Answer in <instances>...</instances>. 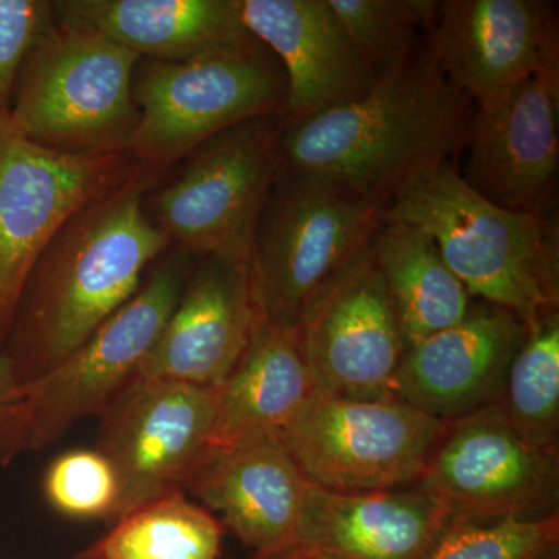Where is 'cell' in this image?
Wrapping results in <instances>:
<instances>
[{"label":"cell","mask_w":559,"mask_h":559,"mask_svg":"<svg viewBox=\"0 0 559 559\" xmlns=\"http://www.w3.org/2000/svg\"><path fill=\"white\" fill-rule=\"evenodd\" d=\"M215 409L216 389L134 381L98 417L95 450L120 481L116 521L159 496L186 491L212 452Z\"/></svg>","instance_id":"12"},{"label":"cell","mask_w":559,"mask_h":559,"mask_svg":"<svg viewBox=\"0 0 559 559\" xmlns=\"http://www.w3.org/2000/svg\"><path fill=\"white\" fill-rule=\"evenodd\" d=\"M73 559H84V558H81V557H80V555H79V557H75V558H73Z\"/></svg>","instance_id":"33"},{"label":"cell","mask_w":559,"mask_h":559,"mask_svg":"<svg viewBox=\"0 0 559 559\" xmlns=\"http://www.w3.org/2000/svg\"><path fill=\"white\" fill-rule=\"evenodd\" d=\"M370 245L406 349L466 318L473 307L469 293L428 234L382 215Z\"/></svg>","instance_id":"23"},{"label":"cell","mask_w":559,"mask_h":559,"mask_svg":"<svg viewBox=\"0 0 559 559\" xmlns=\"http://www.w3.org/2000/svg\"><path fill=\"white\" fill-rule=\"evenodd\" d=\"M525 333L527 326L510 311L473 305L457 325L406 349L393 395L447 423L487 411L502 392Z\"/></svg>","instance_id":"17"},{"label":"cell","mask_w":559,"mask_h":559,"mask_svg":"<svg viewBox=\"0 0 559 559\" xmlns=\"http://www.w3.org/2000/svg\"><path fill=\"white\" fill-rule=\"evenodd\" d=\"M384 215L428 234L469 296L525 326L558 311V230L546 213L492 204L448 162L404 187Z\"/></svg>","instance_id":"3"},{"label":"cell","mask_w":559,"mask_h":559,"mask_svg":"<svg viewBox=\"0 0 559 559\" xmlns=\"http://www.w3.org/2000/svg\"><path fill=\"white\" fill-rule=\"evenodd\" d=\"M511 430L544 448H559V314L527 326L495 406Z\"/></svg>","instance_id":"25"},{"label":"cell","mask_w":559,"mask_h":559,"mask_svg":"<svg viewBox=\"0 0 559 559\" xmlns=\"http://www.w3.org/2000/svg\"><path fill=\"white\" fill-rule=\"evenodd\" d=\"M382 215L378 202L282 167L249 257L261 318L296 326L316 294L370 245Z\"/></svg>","instance_id":"6"},{"label":"cell","mask_w":559,"mask_h":559,"mask_svg":"<svg viewBox=\"0 0 559 559\" xmlns=\"http://www.w3.org/2000/svg\"><path fill=\"white\" fill-rule=\"evenodd\" d=\"M451 522L418 484L374 492L311 484L296 551L323 559H428Z\"/></svg>","instance_id":"20"},{"label":"cell","mask_w":559,"mask_h":559,"mask_svg":"<svg viewBox=\"0 0 559 559\" xmlns=\"http://www.w3.org/2000/svg\"><path fill=\"white\" fill-rule=\"evenodd\" d=\"M224 527L218 518L173 491L124 514L84 559H219Z\"/></svg>","instance_id":"24"},{"label":"cell","mask_w":559,"mask_h":559,"mask_svg":"<svg viewBox=\"0 0 559 559\" xmlns=\"http://www.w3.org/2000/svg\"><path fill=\"white\" fill-rule=\"evenodd\" d=\"M140 57L105 36L57 24L25 61L7 124L70 154L127 153L139 123Z\"/></svg>","instance_id":"4"},{"label":"cell","mask_w":559,"mask_h":559,"mask_svg":"<svg viewBox=\"0 0 559 559\" xmlns=\"http://www.w3.org/2000/svg\"><path fill=\"white\" fill-rule=\"evenodd\" d=\"M55 20L105 36L140 60L183 62L248 49L238 0H57Z\"/></svg>","instance_id":"21"},{"label":"cell","mask_w":559,"mask_h":559,"mask_svg":"<svg viewBox=\"0 0 559 559\" xmlns=\"http://www.w3.org/2000/svg\"><path fill=\"white\" fill-rule=\"evenodd\" d=\"M417 484L452 522L547 520L559 514V448L530 443L487 409L448 426Z\"/></svg>","instance_id":"11"},{"label":"cell","mask_w":559,"mask_h":559,"mask_svg":"<svg viewBox=\"0 0 559 559\" xmlns=\"http://www.w3.org/2000/svg\"><path fill=\"white\" fill-rule=\"evenodd\" d=\"M469 103L425 51L362 98L285 121L282 167L385 207L419 176L452 162L468 132Z\"/></svg>","instance_id":"2"},{"label":"cell","mask_w":559,"mask_h":559,"mask_svg":"<svg viewBox=\"0 0 559 559\" xmlns=\"http://www.w3.org/2000/svg\"><path fill=\"white\" fill-rule=\"evenodd\" d=\"M43 491L51 509L79 521L114 524L120 506L116 469L98 450H70L51 460Z\"/></svg>","instance_id":"27"},{"label":"cell","mask_w":559,"mask_h":559,"mask_svg":"<svg viewBox=\"0 0 559 559\" xmlns=\"http://www.w3.org/2000/svg\"><path fill=\"white\" fill-rule=\"evenodd\" d=\"M197 261L171 246L120 310L55 369L21 385L31 451L57 443L84 418L102 417L130 388Z\"/></svg>","instance_id":"8"},{"label":"cell","mask_w":559,"mask_h":559,"mask_svg":"<svg viewBox=\"0 0 559 559\" xmlns=\"http://www.w3.org/2000/svg\"><path fill=\"white\" fill-rule=\"evenodd\" d=\"M314 393L297 326L261 319L237 366L216 389L210 454L280 439Z\"/></svg>","instance_id":"22"},{"label":"cell","mask_w":559,"mask_h":559,"mask_svg":"<svg viewBox=\"0 0 559 559\" xmlns=\"http://www.w3.org/2000/svg\"><path fill=\"white\" fill-rule=\"evenodd\" d=\"M57 25L49 0H0V119H7L25 61Z\"/></svg>","instance_id":"29"},{"label":"cell","mask_w":559,"mask_h":559,"mask_svg":"<svg viewBox=\"0 0 559 559\" xmlns=\"http://www.w3.org/2000/svg\"><path fill=\"white\" fill-rule=\"evenodd\" d=\"M450 425L395 395L358 400L316 392L280 439L316 487L388 491L421 479Z\"/></svg>","instance_id":"9"},{"label":"cell","mask_w":559,"mask_h":559,"mask_svg":"<svg viewBox=\"0 0 559 559\" xmlns=\"http://www.w3.org/2000/svg\"><path fill=\"white\" fill-rule=\"evenodd\" d=\"M261 319L249 264L198 259L135 381L218 389L248 348Z\"/></svg>","instance_id":"16"},{"label":"cell","mask_w":559,"mask_h":559,"mask_svg":"<svg viewBox=\"0 0 559 559\" xmlns=\"http://www.w3.org/2000/svg\"><path fill=\"white\" fill-rule=\"evenodd\" d=\"M280 559H323V558L312 557V555L301 554V551H294V554L288 555V557L280 558Z\"/></svg>","instance_id":"32"},{"label":"cell","mask_w":559,"mask_h":559,"mask_svg":"<svg viewBox=\"0 0 559 559\" xmlns=\"http://www.w3.org/2000/svg\"><path fill=\"white\" fill-rule=\"evenodd\" d=\"M535 559H559V543L544 550L543 554L538 555Z\"/></svg>","instance_id":"31"},{"label":"cell","mask_w":559,"mask_h":559,"mask_svg":"<svg viewBox=\"0 0 559 559\" xmlns=\"http://www.w3.org/2000/svg\"><path fill=\"white\" fill-rule=\"evenodd\" d=\"M238 9L285 72V121L358 100L377 83L326 0H238Z\"/></svg>","instance_id":"19"},{"label":"cell","mask_w":559,"mask_h":559,"mask_svg":"<svg viewBox=\"0 0 559 559\" xmlns=\"http://www.w3.org/2000/svg\"><path fill=\"white\" fill-rule=\"evenodd\" d=\"M135 167L127 153L70 154L36 145L0 119V352L44 250L76 212Z\"/></svg>","instance_id":"10"},{"label":"cell","mask_w":559,"mask_h":559,"mask_svg":"<svg viewBox=\"0 0 559 559\" xmlns=\"http://www.w3.org/2000/svg\"><path fill=\"white\" fill-rule=\"evenodd\" d=\"M311 484L278 437L210 454L186 492L219 514L255 559L299 549Z\"/></svg>","instance_id":"18"},{"label":"cell","mask_w":559,"mask_h":559,"mask_svg":"<svg viewBox=\"0 0 559 559\" xmlns=\"http://www.w3.org/2000/svg\"><path fill=\"white\" fill-rule=\"evenodd\" d=\"M162 175L135 167L76 212L33 267L2 352L20 385L55 369L142 286L171 248L146 197Z\"/></svg>","instance_id":"1"},{"label":"cell","mask_w":559,"mask_h":559,"mask_svg":"<svg viewBox=\"0 0 559 559\" xmlns=\"http://www.w3.org/2000/svg\"><path fill=\"white\" fill-rule=\"evenodd\" d=\"M374 81L393 75L414 60L415 40L432 20L428 0H326Z\"/></svg>","instance_id":"26"},{"label":"cell","mask_w":559,"mask_h":559,"mask_svg":"<svg viewBox=\"0 0 559 559\" xmlns=\"http://www.w3.org/2000/svg\"><path fill=\"white\" fill-rule=\"evenodd\" d=\"M559 543V514L540 521L451 522L428 559H535Z\"/></svg>","instance_id":"28"},{"label":"cell","mask_w":559,"mask_h":559,"mask_svg":"<svg viewBox=\"0 0 559 559\" xmlns=\"http://www.w3.org/2000/svg\"><path fill=\"white\" fill-rule=\"evenodd\" d=\"M28 448L21 385L9 356L0 352V468L11 465Z\"/></svg>","instance_id":"30"},{"label":"cell","mask_w":559,"mask_h":559,"mask_svg":"<svg viewBox=\"0 0 559 559\" xmlns=\"http://www.w3.org/2000/svg\"><path fill=\"white\" fill-rule=\"evenodd\" d=\"M282 114L259 117L210 139L167 186L148 193L150 218L197 259L249 264L264 205L282 170Z\"/></svg>","instance_id":"7"},{"label":"cell","mask_w":559,"mask_h":559,"mask_svg":"<svg viewBox=\"0 0 559 559\" xmlns=\"http://www.w3.org/2000/svg\"><path fill=\"white\" fill-rule=\"evenodd\" d=\"M428 55L477 108L559 62L554 5L543 0H447L437 3Z\"/></svg>","instance_id":"15"},{"label":"cell","mask_w":559,"mask_h":559,"mask_svg":"<svg viewBox=\"0 0 559 559\" xmlns=\"http://www.w3.org/2000/svg\"><path fill=\"white\" fill-rule=\"evenodd\" d=\"M296 326L316 392L393 395L406 345L371 245L316 294Z\"/></svg>","instance_id":"13"},{"label":"cell","mask_w":559,"mask_h":559,"mask_svg":"<svg viewBox=\"0 0 559 559\" xmlns=\"http://www.w3.org/2000/svg\"><path fill=\"white\" fill-rule=\"evenodd\" d=\"M558 119L559 62H551L477 108L462 178L499 207L546 213L558 180Z\"/></svg>","instance_id":"14"},{"label":"cell","mask_w":559,"mask_h":559,"mask_svg":"<svg viewBox=\"0 0 559 559\" xmlns=\"http://www.w3.org/2000/svg\"><path fill=\"white\" fill-rule=\"evenodd\" d=\"M132 95L139 123L128 156L164 176L210 139L245 121L282 114L286 76L263 44L197 60H142Z\"/></svg>","instance_id":"5"}]
</instances>
